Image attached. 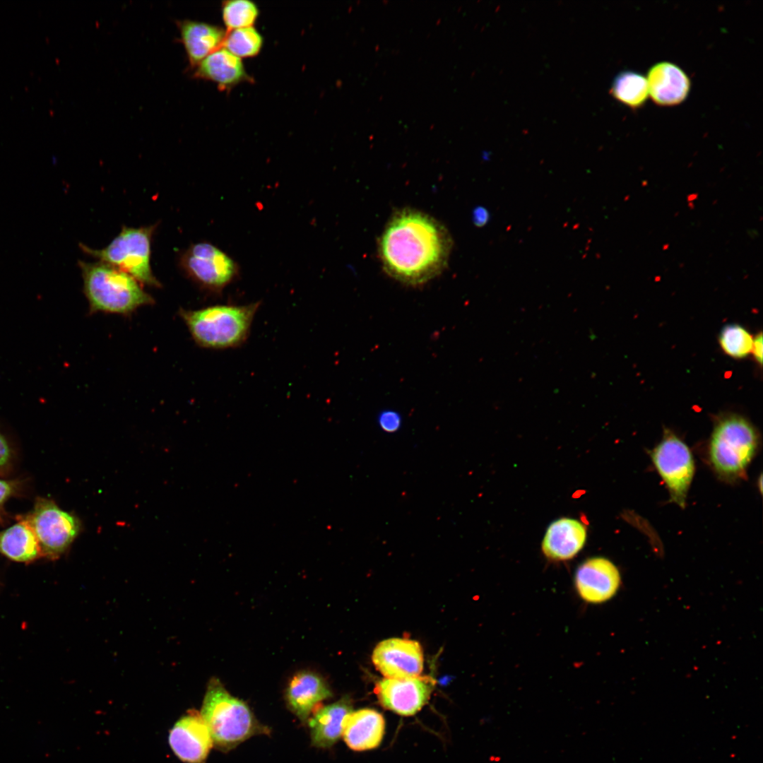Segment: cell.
<instances>
[{
    "mask_svg": "<svg viewBox=\"0 0 763 763\" xmlns=\"http://www.w3.org/2000/svg\"><path fill=\"white\" fill-rule=\"evenodd\" d=\"M586 540V528L578 520L562 518L548 528L542 543L544 555L553 561L574 558L583 548Z\"/></svg>",
    "mask_w": 763,
    "mask_h": 763,
    "instance_id": "cell-16",
    "label": "cell"
},
{
    "mask_svg": "<svg viewBox=\"0 0 763 763\" xmlns=\"http://www.w3.org/2000/svg\"><path fill=\"white\" fill-rule=\"evenodd\" d=\"M378 422L385 432H394L401 427V417L396 411L384 410L379 415Z\"/></svg>",
    "mask_w": 763,
    "mask_h": 763,
    "instance_id": "cell-26",
    "label": "cell"
},
{
    "mask_svg": "<svg viewBox=\"0 0 763 763\" xmlns=\"http://www.w3.org/2000/svg\"><path fill=\"white\" fill-rule=\"evenodd\" d=\"M610 93L617 101L629 107H641L649 95L646 78L633 71H622L614 78Z\"/></svg>",
    "mask_w": 763,
    "mask_h": 763,
    "instance_id": "cell-22",
    "label": "cell"
},
{
    "mask_svg": "<svg viewBox=\"0 0 763 763\" xmlns=\"http://www.w3.org/2000/svg\"><path fill=\"white\" fill-rule=\"evenodd\" d=\"M14 486L11 482L0 480V505L13 493Z\"/></svg>",
    "mask_w": 763,
    "mask_h": 763,
    "instance_id": "cell-29",
    "label": "cell"
},
{
    "mask_svg": "<svg viewBox=\"0 0 763 763\" xmlns=\"http://www.w3.org/2000/svg\"><path fill=\"white\" fill-rule=\"evenodd\" d=\"M263 44L264 39L261 33L254 26H251L226 30L223 47L242 59L259 54Z\"/></svg>",
    "mask_w": 763,
    "mask_h": 763,
    "instance_id": "cell-23",
    "label": "cell"
},
{
    "mask_svg": "<svg viewBox=\"0 0 763 763\" xmlns=\"http://www.w3.org/2000/svg\"><path fill=\"white\" fill-rule=\"evenodd\" d=\"M180 266L187 277L203 290L220 294L239 275L237 264L229 255L209 242L191 244L180 257Z\"/></svg>",
    "mask_w": 763,
    "mask_h": 763,
    "instance_id": "cell-7",
    "label": "cell"
},
{
    "mask_svg": "<svg viewBox=\"0 0 763 763\" xmlns=\"http://www.w3.org/2000/svg\"><path fill=\"white\" fill-rule=\"evenodd\" d=\"M451 247L449 233L432 217L414 210L396 213L379 241L385 271L408 285L423 284L445 268Z\"/></svg>",
    "mask_w": 763,
    "mask_h": 763,
    "instance_id": "cell-1",
    "label": "cell"
},
{
    "mask_svg": "<svg viewBox=\"0 0 763 763\" xmlns=\"http://www.w3.org/2000/svg\"><path fill=\"white\" fill-rule=\"evenodd\" d=\"M181 42L189 63L196 66L209 54L221 48L226 30L212 24L190 20L179 23Z\"/></svg>",
    "mask_w": 763,
    "mask_h": 763,
    "instance_id": "cell-20",
    "label": "cell"
},
{
    "mask_svg": "<svg viewBox=\"0 0 763 763\" xmlns=\"http://www.w3.org/2000/svg\"><path fill=\"white\" fill-rule=\"evenodd\" d=\"M0 552L20 562L42 556L35 533L26 519L0 532Z\"/></svg>",
    "mask_w": 763,
    "mask_h": 763,
    "instance_id": "cell-21",
    "label": "cell"
},
{
    "mask_svg": "<svg viewBox=\"0 0 763 763\" xmlns=\"http://www.w3.org/2000/svg\"><path fill=\"white\" fill-rule=\"evenodd\" d=\"M90 313L129 316L154 299L128 273L102 261H78Z\"/></svg>",
    "mask_w": 763,
    "mask_h": 763,
    "instance_id": "cell-4",
    "label": "cell"
},
{
    "mask_svg": "<svg viewBox=\"0 0 763 763\" xmlns=\"http://www.w3.org/2000/svg\"><path fill=\"white\" fill-rule=\"evenodd\" d=\"M352 711V701L347 696L318 708L307 721L312 745L319 748L333 746L342 735L345 718Z\"/></svg>",
    "mask_w": 763,
    "mask_h": 763,
    "instance_id": "cell-19",
    "label": "cell"
},
{
    "mask_svg": "<svg viewBox=\"0 0 763 763\" xmlns=\"http://www.w3.org/2000/svg\"><path fill=\"white\" fill-rule=\"evenodd\" d=\"M332 696L325 680L311 671L296 673L285 690V701L289 709L302 722H307L317 706Z\"/></svg>",
    "mask_w": 763,
    "mask_h": 763,
    "instance_id": "cell-14",
    "label": "cell"
},
{
    "mask_svg": "<svg viewBox=\"0 0 763 763\" xmlns=\"http://www.w3.org/2000/svg\"><path fill=\"white\" fill-rule=\"evenodd\" d=\"M758 446L757 433L744 418L728 415L716 423L709 448L711 463L722 478L735 480L745 474Z\"/></svg>",
    "mask_w": 763,
    "mask_h": 763,
    "instance_id": "cell-5",
    "label": "cell"
},
{
    "mask_svg": "<svg viewBox=\"0 0 763 763\" xmlns=\"http://www.w3.org/2000/svg\"><path fill=\"white\" fill-rule=\"evenodd\" d=\"M157 225L140 227L123 226L119 234L102 249H93L81 244L86 254L108 264L135 278L141 284L160 287L153 274L150 244Z\"/></svg>",
    "mask_w": 763,
    "mask_h": 763,
    "instance_id": "cell-6",
    "label": "cell"
},
{
    "mask_svg": "<svg viewBox=\"0 0 763 763\" xmlns=\"http://www.w3.org/2000/svg\"><path fill=\"white\" fill-rule=\"evenodd\" d=\"M169 743L175 755L185 763H203L213 745L201 714L194 709L188 711L172 726Z\"/></svg>",
    "mask_w": 763,
    "mask_h": 763,
    "instance_id": "cell-13",
    "label": "cell"
},
{
    "mask_svg": "<svg viewBox=\"0 0 763 763\" xmlns=\"http://www.w3.org/2000/svg\"><path fill=\"white\" fill-rule=\"evenodd\" d=\"M646 81L652 100L661 106L682 102L690 90L688 76L678 65L668 61L653 65L648 71Z\"/></svg>",
    "mask_w": 763,
    "mask_h": 763,
    "instance_id": "cell-15",
    "label": "cell"
},
{
    "mask_svg": "<svg viewBox=\"0 0 763 763\" xmlns=\"http://www.w3.org/2000/svg\"><path fill=\"white\" fill-rule=\"evenodd\" d=\"M11 458L10 446L5 437L0 432V467L6 465Z\"/></svg>",
    "mask_w": 763,
    "mask_h": 763,
    "instance_id": "cell-28",
    "label": "cell"
},
{
    "mask_svg": "<svg viewBox=\"0 0 763 763\" xmlns=\"http://www.w3.org/2000/svg\"><path fill=\"white\" fill-rule=\"evenodd\" d=\"M200 714L213 744L223 752L254 735L270 733L247 703L232 695L217 678L211 679L208 684Z\"/></svg>",
    "mask_w": 763,
    "mask_h": 763,
    "instance_id": "cell-3",
    "label": "cell"
},
{
    "mask_svg": "<svg viewBox=\"0 0 763 763\" xmlns=\"http://www.w3.org/2000/svg\"><path fill=\"white\" fill-rule=\"evenodd\" d=\"M653 463L666 483L672 501L683 508L694 473V462L687 444L666 430L651 454Z\"/></svg>",
    "mask_w": 763,
    "mask_h": 763,
    "instance_id": "cell-9",
    "label": "cell"
},
{
    "mask_svg": "<svg viewBox=\"0 0 763 763\" xmlns=\"http://www.w3.org/2000/svg\"><path fill=\"white\" fill-rule=\"evenodd\" d=\"M434 680L429 676L379 680L374 692L380 704L401 716H413L428 702Z\"/></svg>",
    "mask_w": 763,
    "mask_h": 763,
    "instance_id": "cell-10",
    "label": "cell"
},
{
    "mask_svg": "<svg viewBox=\"0 0 763 763\" xmlns=\"http://www.w3.org/2000/svg\"><path fill=\"white\" fill-rule=\"evenodd\" d=\"M621 585L617 567L609 560L595 557L583 562L576 569L574 586L579 596L591 604L611 599Z\"/></svg>",
    "mask_w": 763,
    "mask_h": 763,
    "instance_id": "cell-12",
    "label": "cell"
},
{
    "mask_svg": "<svg viewBox=\"0 0 763 763\" xmlns=\"http://www.w3.org/2000/svg\"><path fill=\"white\" fill-rule=\"evenodd\" d=\"M697 196V194H690V195L688 196V200H693V199H696Z\"/></svg>",
    "mask_w": 763,
    "mask_h": 763,
    "instance_id": "cell-31",
    "label": "cell"
},
{
    "mask_svg": "<svg viewBox=\"0 0 763 763\" xmlns=\"http://www.w3.org/2000/svg\"><path fill=\"white\" fill-rule=\"evenodd\" d=\"M194 76L215 83L220 90H230L237 85L252 79L246 71L242 59L223 47L196 66Z\"/></svg>",
    "mask_w": 763,
    "mask_h": 763,
    "instance_id": "cell-18",
    "label": "cell"
},
{
    "mask_svg": "<svg viewBox=\"0 0 763 763\" xmlns=\"http://www.w3.org/2000/svg\"><path fill=\"white\" fill-rule=\"evenodd\" d=\"M372 663L386 678H408L421 675L423 651L415 640L391 638L380 641L372 653Z\"/></svg>",
    "mask_w": 763,
    "mask_h": 763,
    "instance_id": "cell-11",
    "label": "cell"
},
{
    "mask_svg": "<svg viewBox=\"0 0 763 763\" xmlns=\"http://www.w3.org/2000/svg\"><path fill=\"white\" fill-rule=\"evenodd\" d=\"M221 11L227 31L254 26L259 15L257 5L248 0L225 1Z\"/></svg>",
    "mask_w": 763,
    "mask_h": 763,
    "instance_id": "cell-24",
    "label": "cell"
},
{
    "mask_svg": "<svg viewBox=\"0 0 763 763\" xmlns=\"http://www.w3.org/2000/svg\"><path fill=\"white\" fill-rule=\"evenodd\" d=\"M384 731L385 721L380 713L372 709H362L347 715L342 735L351 750L365 751L380 745Z\"/></svg>",
    "mask_w": 763,
    "mask_h": 763,
    "instance_id": "cell-17",
    "label": "cell"
},
{
    "mask_svg": "<svg viewBox=\"0 0 763 763\" xmlns=\"http://www.w3.org/2000/svg\"><path fill=\"white\" fill-rule=\"evenodd\" d=\"M723 350L729 356L742 358L752 352L753 338L743 327L738 324L725 326L719 336Z\"/></svg>",
    "mask_w": 763,
    "mask_h": 763,
    "instance_id": "cell-25",
    "label": "cell"
},
{
    "mask_svg": "<svg viewBox=\"0 0 763 763\" xmlns=\"http://www.w3.org/2000/svg\"><path fill=\"white\" fill-rule=\"evenodd\" d=\"M489 219L490 213L485 208L480 206L473 211V220L476 226H484Z\"/></svg>",
    "mask_w": 763,
    "mask_h": 763,
    "instance_id": "cell-27",
    "label": "cell"
},
{
    "mask_svg": "<svg viewBox=\"0 0 763 763\" xmlns=\"http://www.w3.org/2000/svg\"><path fill=\"white\" fill-rule=\"evenodd\" d=\"M261 302L247 304H215L179 311L195 343L210 350L242 346L248 340Z\"/></svg>",
    "mask_w": 763,
    "mask_h": 763,
    "instance_id": "cell-2",
    "label": "cell"
},
{
    "mask_svg": "<svg viewBox=\"0 0 763 763\" xmlns=\"http://www.w3.org/2000/svg\"><path fill=\"white\" fill-rule=\"evenodd\" d=\"M38 540L42 555L57 559L80 533L81 525L74 515L61 509L52 500L38 498L26 519Z\"/></svg>",
    "mask_w": 763,
    "mask_h": 763,
    "instance_id": "cell-8",
    "label": "cell"
},
{
    "mask_svg": "<svg viewBox=\"0 0 763 763\" xmlns=\"http://www.w3.org/2000/svg\"><path fill=\"white\" fill-rule=\"evenodd\" d=\"M762 335L759 333L753 339L752 352L756 360L762 364Z\"/></svg>",
    "mask_w": 763,
    "mask_h": 763,
    "instance_id": "cell-30",
    "label": "cell"
}]
</instances>
